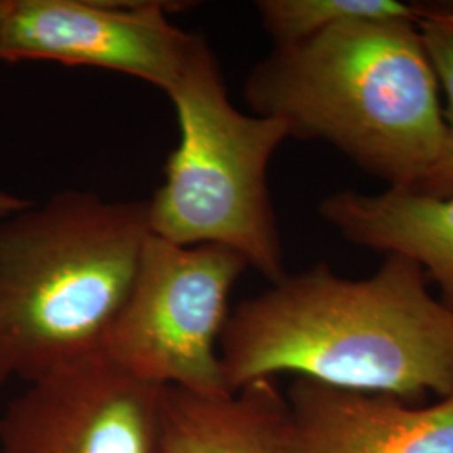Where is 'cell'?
I'll return each instance as SVG.
<instances>
[{"label": "cell", "mask_w": 453, "mask_h": 453, "mask_svg": "<svg viewBox=\"0 0 453 453\" xmlns=\"http://www.w3.org/2000/svg\"><path fill=\"white\" fill-rule=\"evenodd\" d=\"M243 96L289 138L336 148L389 188L415 187L443 143L440 86L413 20H355L274 46Z\"/></svg>", "instance_id": "obj_2"}, {"label": "cell", "mask_w": 453, "mask_h": 453, "mask_svg": "<svg viewBox=\"0 0 453 453\" xmlns=\"http://www.w3.org/2000/svg\"><path fill=\"white\" fill-rule=\"evenodd\" d=\"M185 5L158 0H7L0 61L99 67L168 95L205 39L168 20Z\"/></svg>", "instance_id": "obj_6"}, {"label": "cell", "mask_w": 453, "mask_h": 453, "mask_svg": "<svg viewBox=\"0 0 453 453\" xmlns=\"http://www.w3.org/2000/svg\"><path fill=\"white\" fill-rule=\"evenodd\" d=\"M148 234L146 200L88 190L0 219V389L103 351Z\"/></svg>", "instance_id": "obj_3"}, {"label": "cell", "mask_w": 453, "mask_h": 453, "mask_svg": "<svg viewBox=\"0 0 453 453\" xmlns=\"http://www.w3.org/2000/svg\"><path fill=\"white\" fill-rule=\"evenodd\" d=\"M434 5L440 12H443L445 16L450 17L453 20V2H434Z\"/></svg>", "instance_id": "obj_14"}, {"label": "cell", "mask_w": 453, "mask_h": 453, "mask_svg": "<svg viewBox=\"0 0 453 453\" xmlns=\"http://www.w3.org/2000/svg\"><path fill=\"white\" fill-rule=\"evenodd\" d=\"M256 11L274 46L294 44L355 20H418L415 2L400 0H259Z\"/></svg>", "instance_id": "obj_11"}, {"label": "cell", "mask_w": 453, "mask_h": 453, "mask_svg": "<svg viewBox=\"0 0 453 453\" xmlns=\"http://www.w3.org/2000/svg\"><path fill=\"white\" fill-rule=\"evenodd\" d=\"M418 31L434 65L440 91L447 97L443 110L445 133L437 162L423 179L411 187L423 194L453 195V20L440 12L434 2H415Z\"/></svg>", "instance_id": "obj_12"}, {"label": "cell", "mask_w": 453, "mask_h": 453, "mask_svg": "<svg viewBox=\"0 0 453 453\" xmlns=\"http://www.w3.org/2000/svg\"><path fill=\"white\" fill-rule=\"evenodd\" d=\"M286 453H453V395L428 405L296 376Z\"/></svg>", "instance_id": "obj_8"}, {"label": "cell", "mask_w": 453, "mask_h": 453, "mask_svg": "<svg viewBox=\"0 0 453 453\" xmlns=\"http://www.w3.org/2000/svg\"><path fill=\"white\" fill-rule=\"evenodd\" d=\"M319 213L344 241L417 262L453 311V195L340 190L321 200Z\"/></svg>", "instance_id": "obj_9"}, {"label": "cell", "mask_w": 453, "mask_h": 453, "mask_svg": "<svg viewBox=\"0 0 453 453\" xmlns=\"http://www.w3.org/2000/svg\"><path fill=\"white\" fill-rule=\"evenodd\" d=\"M166 96L180 140L146 200L150 232L177 245L232 249L271 284L280 280L288 271L267 173L289 138L286 125L232 104L207 39Z\"/></svg>", "instance_id": "obj_4"}, {"label": "cell", "mask_w": 453, "mask_h": 453, "mask_svg": "<svg viewBox=\"0 0 453 453\" xmlns=\"http://www.w3.org/2000/svg\"><path fill=\"white\" fill-rule=\"evenodd\" d=\"M5 9H7V0H0V24H2V19L5 14Z\"/></svg>", "instance_id": "obj_15"}, {"label": "cell", "mask_w": 453, "mask_h": 453, "mask_svg": "<svg viewBox=\"0 0 453 453\" xmlns=\"http://www.w3.org/2000/svg\"><path fill=\"white\" fill-rule=\"evenodd\" d=\"M247 269V260L232 249L177 245L150 232L103 353L157 387L230 393L219 342L230 292Z\"/></svg>", "instance_id": "obj_5"}, {"label": "cell", "mask_w": 453, "mask_h": 453, "mask_svg": "<svg viewBox=\"0 0 453 453\" xmlns=\"http://www.w3.org/2000/svg\"><path fill=\"white\" fill-rule=\"evenodd\" d=\"M163 388L103 351L29 383L0 418V453H158Z\"/></svg>", "instance_id": "obj_7"}, {"label": "cell", "mask_w": 453, "mask_h": 453, "mask_svg": "<svg viewBox=\"0 0 453 453\" xmlns=\"http://www.w3.org/2000/svg\"><path fill=\"white\" fill-rule=\"evenodd\" d=\"M33 202L26 200V198H20L17 195L5 194V192H0V219L4 217H9L16 211H24L31 205Z\"/></svg>", "instance_id": "obj_13"}, {"label": "cell", "mask_w": 453, "mask_h": 453, "mask_svg": "<svg viewBox=\"0 0 453 453\" xmlns=\"http://www.w3.org/2000/svg\"><path fill=\"white\" fill-rule=\"evenodd\" d=\"M420 265L387 254L348 279L327 262L286 274L230 311L219 342L226 388L291 372L406 403L453 395V311Z\"/></svg>", "instance_id": "obj_1"}, {"label": "cell", "mask_w": 453, "mask_h": 453, "mask_svg": "<svg viewBox=\"0 0 453 453\" xmlns=\"http://www.w3.org/2000/svg\"><path fill=\"white\" fill-rule=\"evenodd\" d=\"M286 421L274 380L224 395L165 387L158 453H286Z\"/></svg>", "instance_id": "obj_10"}]
</instances>
